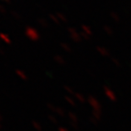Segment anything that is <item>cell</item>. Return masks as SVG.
Here are the masks:
<instances>
[{"label":"cell","mask_w":131,"mask_h":131,"mask_svg":"<svg viewBox=\"0 0 131 131\" xmlns=\"http://www.w3.org/2000/svg\"><path fill=\"white\" fill-rule=\"evenodd\" d=\"M26 35H27V37L32 41H36L39 38V35L38 33H37V31L31 27H26Z\"/></svg>","instance_id":"cell-1"},{"label":"cell","mask_w":131,"mask_h":131,"mask_svg":"<svg viewBox=\"0 0 131 131\" xmlns=\"http://www.w3.org/2000/svg\"><path fill=\"white\" fill-rule=\"evenodd\" d=\"M0 38L2 39V40H4L6 43L7 44H11V40L9 39L8 36L6 34H3V33H0Z\"/></svg>","instance_id":"cell-2"},{"label":"cell","mask_w":131,"mask_h":131,"mask_svg":"<svg viewBox=\"0 0 131 131\" xmlns=\"http://www.w3.org/2000/svg\"><path fill=\"white\" fill-rule=\"evenodd\" d=\"M16 73L18 75V76H19V77H21V78L24 79V80H27V77L25 75V73L23 72V71H21V70L16 69Z\"/></svg>","instance_id":"cell-3"},{"label":"cell","mask_w":131,"mask_h":131,"mask_svg":"<svg viewBox=\"0 0 131 131\" xmlns=\"http://www.w3.org/2000/svg\"><path fill=\"white\" fill-rule=\"evenodd\" d=\"M11 15L14 16L15 18H16V19H19V18L21 17V16L19 15V14L17 13V12H16V11H11Z\"/></svg>","instance_id":"cell-4"},{"label":"cell","mask_w":131,"mask_h":131,"mask_svg":"<svg viewBox=\"0 0 131 131\" xmlns=\"http://www.w3.org/2000/svg\"><path fill=\"white\" fill-rule=\"evenodd\" d=\"M38 23L40 24L41 26H43V27H47V22H46L44 19H41V18H39V19H38Z\"/></svg>","instance_id":"cell-5"},{"label":"cell","mask_w":131,"mask_h":131,"mask_svg":"<svg viewBox=\"0 0 131 131\" xmlns=\"http://www.w3.org/2000/svg\"><path fill=\"white\" fill-rule=\"evenodd\" d=\"M32 124H33V126H34L35 128H38V130H40V127H39V126L37 125L38 123H36V121H32Z\"/></svg>","instance_id":"cell-6"},{"label":"cell","mask_w":131,"mask_h":131,"mask_svg":"<svg viewBox=\"0 0 131 131\" xmlns=\"http://www.w3.org/2000/svg\"><path fill=\"white\" fill-rule=\"evenodd\" d=\"M0 13H1V14H5V13H6V8L3 7L2 5H0Z\"/></svg>","instance_id":"cell-7"},{"label":"cell","mask_w":131,"mask_h":131,"mask_svg":"<svg viewBox=\"0 0 131 131\" xmlns=\"http://www.w3.org/2000/svg\"><path fill=\"white\" fill-rule=\"evenodd\" d=\"M0 54H4V51H3V49H2V48H0Z\"/></svg>","instance_id":"cell-8"},{"label":"cell","mask_w":131,"mask_h":131,"mask_svg":"<svg viewBox=\"0 0 131 131\" xmlns=\"http://www.w3.org/2000/svg\"><path fill=\"white\" fill-rule=\"evenodd\" d=\"M3 1H5V2L7 3H10V0H3Z\"/></svg>","instance_id":"cell-9"},{"label":"cell","mask_w":131,"mask_h":131,"mask_svg":"<svg viewBox=\"0 0 131 131\" xmlns=\"http://www.w3.org/2000/svg\"><path fill=\"white\" fill-rule=\"evenodd\" d=\"M3 119V118H2V116L0 115V120H2Z\"/></svg>","instance_id":"cell-10"},{"label":"cell","mask_w":131,"mask_h":131,"mask_svg":"<svg viewBox=\"0 0 131 131\" xmlns=\"http://www.w3.org/2000/svg\"><path fill=\"white\" fill-rule=\"evenodd\" d=\"M1 127H2V126H1V125H0V129H1Z\"/></svg>","instance_id":"cell-11"}]
</instances>
